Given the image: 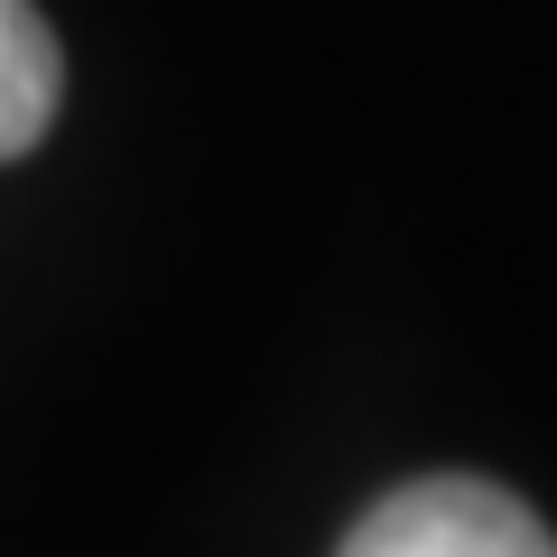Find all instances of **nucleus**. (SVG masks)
Masks as SVG:
<instances>
[{"label": "nucleus", "instance_id": "f257e3e1", "mask_svg": "<svg viewBox=\"0 0 557 557\" xmlns=\"http://www.w3.org/2000/svg\"><path fill=\"white\" fill-rule=\"evenodd\" d=\"M344 557H557L548 520L483 474H428L354 520Z\"/></svg>", "mask_w": 557, "mask_h": 557}, {"label": "nucleus", "instance_id": "f03ea898", "mask_svg": "<svg viewBox=\"0 0 557 557\" xmlns=\"http://www.w3.org/2000/svg\"><path fill=\"white\" fill-rule=\"evenodd\" d=\"M57 94H65L57 28H47L28 0H0V159H20V149L47 139Z\"/></svg>", "mask_w": 557, "mask_h": 557}]
</instances>
